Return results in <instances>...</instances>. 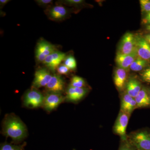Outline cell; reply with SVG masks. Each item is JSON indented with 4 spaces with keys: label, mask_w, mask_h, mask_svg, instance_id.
<instances>
[{
    "label": "cell",
    "mask_w": 150,
    "mask_h": 150,
    "mask_svg": "<svg viewBox=\"0 0 150 150\" xmlns=\"http://www.w3.org/2000/svg\"><path fill=\"white\" fill-rule=\"evenodd\" d=\"M35 1L38 6L46 9L53 5V1L52 0H36Z\"/></svg>",
    "instance_id": "cell-24"
},
{
    "label": "cell",
    "mask_w": 150,
    "mask_h": 150,
    "mask_svg": "<svg viewBox=\"0 0 150 150\" xmlns=\"http://www.w3.org/2000/svg\"><path fill=\"white\" fill-rule=\"evenodd\" d=\"M138 57L137 51L129 54H121L118 52L115 57V62L119 68L127 70Z\"/></svg>",
    "instance_id": "cell-13"
},
{
    "label": "cell",
    "mask_w": 150,
    "mask_h": 150,
    "mask_svg": "<svg viewBox=\"0 0 150 150\" xmlns=\"http://www.w3.org/2000/svg\"><path fill=\"white\" fill-rule=\"evenodd\" d=\"M119 150H137L130 142L125 141L124 144H122Z\"/></svg>",
    "instance_id": "cell-27"
},
{
    "label": "cell",
    "mask_w": 150,
    "mask_h": 150,
    "mask_svg": "<svg viewBox=\"0 0 150 150\" xmlns=\"http://www.w3.org/2000/svg\"><path fill=\"white\" fill-rule=\"evenodd\" d=\"M57 49L54 45L42 39L38 41L35 50V57L38 63H43L47 56Z\"/></svg>",
    "instance_id": "cell-5"
},
{
    "label": "cell",
    "mask_w": 150,
    "mask_h": 150,
    "mask_svg": "<svg viewBox=\"0 0 150 150\" xmlns=\"http://www.w3.org/2000/svg\"><path fill=\"white\" fill-rule=\"evenodd\" d=\"M144 38L146 41L150 45V33L145 35Z\"/></svg>",
    "instance_id": "cell-30"
},
{
    "label": "cell",
    "mask_w": 150,
    "mask_h": 150,
    "mask_svg": "<svg viewBox=\"0 0 150 150\" xmlns=\"http://www.w3.org/2000/svg\"><path fill=\"white\" fill-rule=\"evenodd\" d=\"M25 144L21 145H16L7 143L1 144L0 150H25Z\"/></svg>",
    "instance_id": "cell-21"
},
{
    "label": "cell",
    "mask_w": 150,
    "mask_h": 150,
    "mask_svg": "<svg viewBox=\"0 0 150 150\" xmlns=\"http://www.w3.org/2000/svg\"><path fill=\"white\" fill-rule=\"evenodd\" d=\"M146 29L150 32V25H147L146 26Z\"/></svg>",
    "instance_id": "cell-31"
},
{
    "label": "cell",
    "mask_w": 150,
    "mask_h": 150,
    "mask_svg": "<svg viewBox=\"0 0 150 150\" xmlns=\"http://www.w3.org/2000/svg\"><path fill=\"white\" fill-rule=\"evenodd\" d=\"M142 79L150 83V67L146 69L141 74Z\"/></svg>",
    "instance_id": "cell-26"
},
{
    "label": "cell",
    "mask_w": 150,
    "mask_h": 150,
    "mask_svg": "<svg viewBox=\"0 0 150 150\" xmlns=\"http://www.w3.org/2000/svg\"></svg>",
    "instance_id": "cell-32"
},
{
    "label": "cell",
    "mask_w": 150,
    "mask_h": 150,
    "mask_svg": "<svg viewBox=\"0 0 150 150\" xmlns=\"http://www.w3.org/2000/svg\"><path fill=\"white\" fill-rule=\"evenodd\" d=\"M134 98L129 95L128 93L124 94L122 96L121 100V110L124 111L126 110V107H127L130 103L131 102Z\"/></svg>",
    "instance_id": "cell-22"
},
{
    "label": "cell",
    "mask_w": 150,
    "mask_h": 150,
    "mask_svg": "<svg viewBox=\"0 0 150 150\" xmlns=\"http://www.w3.org/2000/svg\"><path fill=\"white\" fill-rule=\"evenodd\" d=\"M88 91V89L85 88L74 87L69 85L66 91L65 98L67 101L69 102H78L83 98Z\"/></svg>",
    "instance_id": "cell-11"
},
{
    "label": "cell",
    "mask_w": 150,
    "mask_h": 150,
    "mask_svg": "<svg viewBox=\"0 0 150 150\" xmlns=\"http://www.w3.org/2000/svg\"><path fill=\"white\" fill-rule=\"evenodd\" d=\"M137 52L138 57L147 61L150 60V45L144 38L137 37Z\"/></svg>",
    "instance_id": "cell-14"
},
{
    "label": "cell",
    "mask_w": 150,
    "mask_h": 150,
    "mask_svg": "<svg viewBox=\"0 0 150 150\" xmlns=\"http://www.w3.org/2000/svg\"><path fill=\"white\" fill-rule=\"evenodd\" d=\"M128 75L126 70L118 68L114 72V83L115 86L120 90L123 89L127 81Z\"/></svg>",
    "instance_id": "cell-15"
},
{
    "label": "cell",
    "mask_w": 150,
    "mask_h": 150,
    "mask_svg": "<svg viewBox=\"0 0 150 150\" xmlns=\"http://www.w3.org/2000/svg\"><path fill=\"white\" fill-rule=\"evenodd\" d=\"M44 97L37 89L32 88L25 93L23 97V104L28 108H37L43 106Z\"/></svg>",
    "instance_id": "cell-3"
},
{
    "label": "cell",
    "mask_w": 150,
    "mask_h": 150,
    "mask_svg": "<svg viewBox=\"0 0 150 150\" xmlns=\"http://www.w3.org/2000/svg\"><path fill=\"white\" fill-rule=\"evenodd\" d=\"M45 87L48 92L62 93L64 90V81L60 75L54 74Z\"/></svg>",
    "instance_id": "cell-12"
},
{
    "label": "cell",
    "mask_w": 150,
    "mask_h": 150,
    "mask_svg": "<svg viewBox=\"0 0 150 150\" xmlns=\"http://www.w3.org/2000/svg\"><path fill=\"white\" fill-rule=\"evenodd\" d=\"M63 62L64 64L67 66L70 71H74L76 69V61L72 55L67 56Z\"/></svg>",
    "instance_id": "cell-19"
},
{
    "label": "cell",
    "mask_w": 150,
    "mask_h": 150,
    "mask_svg": "<svg viewBox=\"0 0 150 150\" xmlns=\"http://www.w3.org/2000/svg\"><path fill=\"white\" fill-rule=\"evenodd\" d=\"M141 11L143 13L150 12V0H140Z\"/></svg>",
    "instance_id": "cell-23"
},
{
    "label": "cell",
    "mask_w": 150,
    "mask_h": 150,
    "mask_svg": "<svg viewBox=\"0 0 150 150\" xmlns=\"http://www.w3.org/2000/svg\"><path fill=\"white\" fill-rule=\"evenodd\" d=\"M2 129L3 134L15 142H21L27 136L26 126L14 114L6 115L3 121Z\"/></svg>",
    "instance_id": "cell-1"
},
{
    "label": "cell",
    "mask_w": 150,
    "mask_h": 150,
    "mask_svg": "<svg viewBox=\"0 0 150 150\" xmlns=\"http://www.w3.org/2000/svg\"><path fill=\"white\" fill-rule=\"evenodd\" d=\"M45 13L53 21H62L69 17L70 11L65 6L59 3L46 9Z\"/></svg>",
    "instance_id": "cell-4"
},
{
    "label": "cell",
    "mask_w": 150,
    "mask_h": 150,
    "mask_svg": "<svg viewBox=\"0 0 150 150\" xmlns=\"http://www.w3.org/2000/svg\"><path fill=\"white\" fill-rule=\"evenodd\" d=\"M85 81L81 77L74 76L71 79L70 85L74 87L82 88L85 86Z\"/></svg>",
    "instance_id": "cell-20"
},
{
    "label": "cell",
    "mask_w": 150,
    "mask_h": 150,
    "mask_svg": "<svg viewBox=\"0 0 150 150\" xmlns=\"http://www.w3.org/2000/svg\"><path fill=\"white\" fill-rule=\"evenodd\" d=\"M126 93L135 98L142 90V86L137 79L131 78L126 84Z\"/></svg>",
    "instance_id": "cell-16"
},
{
    "label": "cell",
    "mask_w": 150,
    "mask_h": 150,
    "mask_svg": "<svg viewBox=\"0 0 150 150\" xmlns=\"http://www.w3.org/2000/svg\"><path fill=\"white\" fill-rule=\"evenodd\" d=\"M10 1L9 0H1L0 1V6L1 8H2L4 6L6 5Z\"/></svg>",
    "instance_id": "cell-29"
},
{
    "label": "cell",
    "mask_w": 150,
    "mask_h": 150,
    "mask_svg": "<svg viewBox=\"0 0 150 150\" xmlns=\"http://www.w3.org/2000/svg\"><path fill=\"white\" fill-rule=\"evenodd\" d=\"M66 56L65 53L57 50L47 56L43 64L48 70L54 72L62 62H64Z\"/></svg>",
    "instance_id": "cell-10"
},
{
    "label": "cell",
    "mask_w": 150,
    "mask_h": 150,
    "mask_svg": "<svg viewBox=\"0 0 150 150\" xmlns=\"http://www.w3.org/2000/svg\"><path fill=\"white\" fill-rule=\"evenodd\" d=\"M59 75H66L69 74L70 70L64 64H61L56 69Z\"/></svg>",
    "instance_id": "cell-25"
},
{
    "label": "cell",
    "mask_w": 150,
    "mask_h": 150,
    "mask_svg": "<svg viewBox=\"0 0 150 150\" xmlns=\"http://www.w3.org/2000/svg\"><path fill=\"white\" fill-rule=\"evenodd\" d=\"M66 99L62 93L48 92L44 97L43 106L48 112L55 110Z\"/></svg>",
    "instance_id": "cell-9"
},
{
    "label": "cell",
    "mask_w": 150,
    "mask_h": 150,
    "mask_svg": "<svg viewBox=\"0 0 150 150\" xmlns=\"http://www.w3.org/2000/svg\"><path fill=\"white\" fill-rule=\"evenodd\" d=\"M131 114L121 110L118 114L114 126L115 134L121 137L123 141L126 140V129Z\"/></svg>",
    "instance_id": "cell-8"
},
{
    "label": "cell",
    "mask_w": 150,
    "mask_h": 150,
    "mask_svg": "<svg viewBox=\"0 0 150 150\" xmlns=\"http://www.w3.org/2000/svg\"><path fill=\"white\" fill-rule=\"evenodd\" d=\"M137 37L133 33L127 32L122 37L118 48V53L129 54L137 51Z\"/></svg>",
    "instance_id": "cell-6"
},
{
    "label": "cell",
    "mask_w": 150,
    "mask_h": 150,
    "mask_svg": "<svg viewBox=\"0 0 150 150\" xmlns=\"http://www.w3.org/2000/svg\"><path fill=\"white\" fill-rule=\"evenodd\" d=\"M143 23L145 24L150 25V12L146 14V16L143 19Z\"/></svg>",
    "instance_id": "cell-28"
},
{
    "label": "cell",
    "mask_w": 150,
    "mask_h": 150,
    "mask_svg": "<svg viewBox=\"0 0 150 150\" xmlns=\"http://www.w3.org/2000/svg\"><path fill=\"white\" fill-rule=\"evenodd\" d=\"M129 142L137 150H150V133L146 131L134 132L130 136Z\"/></svg>",
    "instance_id": "cell-2"
},
{
    "label": "cell",
    "mask_w": 150,
    "mask_h": 150,
    "mask_svg": "<svg viewBox=\"0 0 150 150\" xmlns=\"http://www.w3.org/2000/svg\"><path fill=\"white\" fill-rule=\"evenodd\" d=\"M147 64V61L138 57L130 66V69L133 71H142Z\"/></svg>",
    "instance_id": "cell-18"
},
{
    "label": "cell",
    "mask_w": 150,
    "mask_h": 150,
    "mask_svg": "<svg viewBox=\"0 0 150 150\" xmlns=\"http://www.w3.org/2000/svg\"><path fill=\"white\" fill-rule=\"evenodd\" d=\"M53 75L46 68H40L35 71L33 82L32 88L38 89L46 87L51 80Z\"/></svg>",
    "instance_id": "cell-7"
},
{
    "label": "cell",
    "mask_w": 150,
    "mask_h": 150,
    "mask_svg": "<svg viewBox=\"0 0 150 150\" xmlns=\"http://www.w3.org/2000/svg\"><path fill=\"white\" fill-rule=\"evenodd\" d=\"M135 99L137 102V108L150 105V96L145 88L142 89Z\"/></svg>",
    "instance_id": "cell-17"
}]
</instances>
